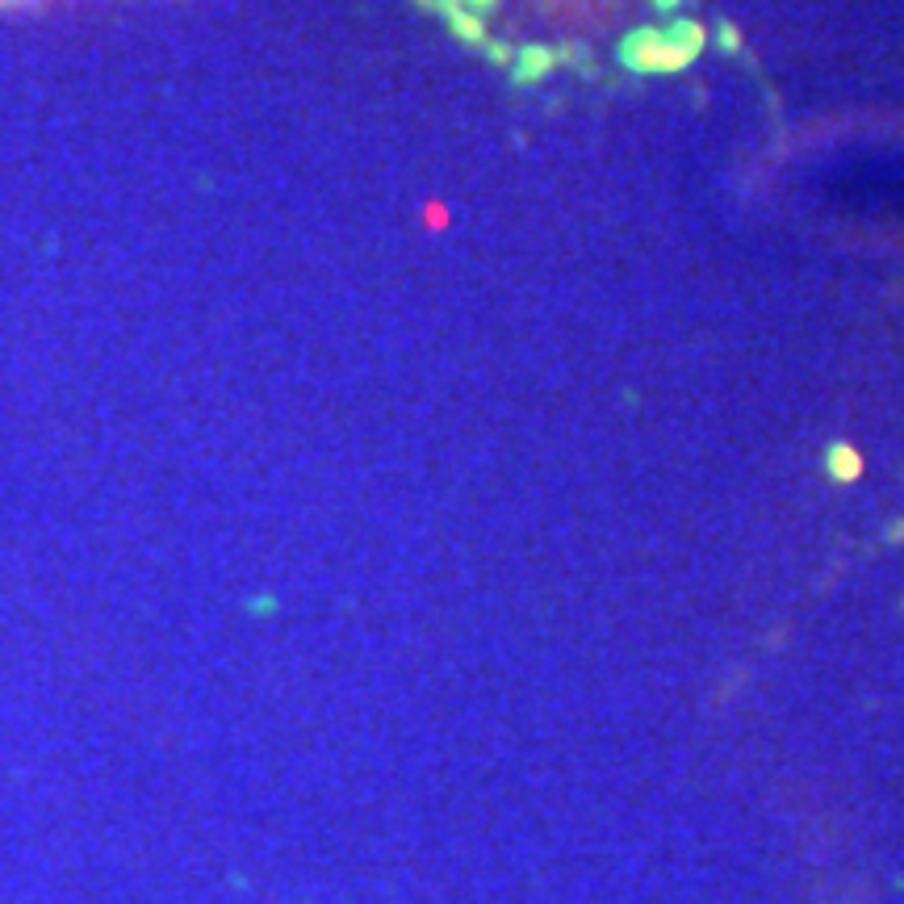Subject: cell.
I'll return each mask as SVG.
<instances>
[{
	"mask_svg": "<svg viewBox=\"0 0 904 904\" xmlns=\"http://www.w3.org/2000/svg\"><path fill=\"white\" fill-rule=\"evenodd\" d=\"M854 452H837V473H854Z\"/></svg>",
	"mask_w": 904,
	"mask_h": 904,
	"instance_id": "obj_1",
	"label": "cell"
}]
</instances>
